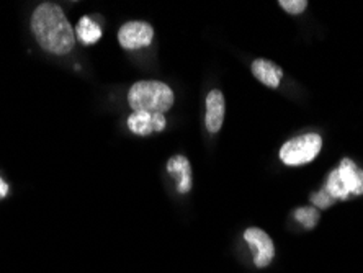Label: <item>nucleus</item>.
Masks as SVG:
<instances>
[{
    "label": "nucleus",
    "mask_w": 363,
    "mask_h": 273,
    "mask_svg": "<svg viewBox=\"0 0 363 273\" xmlns=\"http://www.w3.org/2000/svg\"><path fill=\"white\" fill-rule=\"evenodd\" d=\"M31 31L43 50L64 56L76 45V31L64 15L60 5L45 2L35 9L31 17Z\"/></svg>",
    "instance_id": "1"
},
{
    "label": "nucleus",
    "mask_w": 363,
    "mask_h": 273,
    "mask_svg": "<svg viewBox=\"0 0 363 273\" xmlns=\"http://www.w3.org/2000/svg\"><path fill=\"white\" fill-rule=\"evenodd\" d=\"M128 101L135 111L162 113L172 108L174 92L167 84L159 80H140L128 92Z\"/></svg>",
    "instance_id": "2"
},
{
    "label": "nucleus",
    "mask_w": 363,
    "mask_h": 273,
    "mask_svg": "<svg viewBox=\"0 0 363 273\" xmlns=\"http://www.w3.org/2000/svg\"><path fill=\"white\" fill-rule=\"evenodd\" d=\"M334 200H347L350 195H363V170L357 167L354 160L342 159V162L333 170L324 186Z\"/></svg>",
    "instance_id": "3"
},
{
    "label": "nucleus",
    "mask_w": 363,
    "mask_h": 273,
    "mask_svg": "<svg viewBox=\"0 0 363 273\" xmlns=\"http://www.w3.org/2000/svg\"><path fill=\"white\" fill-rule=\"evenodd\" d=\"M323 147V139L316 133H308L290 139L280 149V159L285 165L298 167L313 162Z\"/></svg>",
    "instance_id": "4"
},
{
    "label": "nucleus",
    "mask_w": 363,
    "mask_h": 273,
    "mask_svg": "<svg viewBox=\"0 0 363 273\" xmlns=\"http://www.w3.org/2000/svg\"><path fill=\"white\" fill-rule=\"evenodd\" d=\"M154 28L146 21H128L118 31V41L125 50H140L151 45Z\"/></svg>",
    "instance_id": "5"
},
{
    "label": "nucleus",
    "mask_w": 363,
    "mask_h": 273,
    "mask_svg": "<svg viewBox=\"0 0 363 273\" xmlns=\"http://www.w3.org/2000/svg\"><path fill=\"white\" fill-rule=\"evenodd\" d=\"M244 239L247 240L249 247L252 249L255 267H259V269H265V267L274 260V255H275L274 240L270 239L269 234L264 233L262 229L259 228H249L247 231L244 233Z\"/></svg>",
    "instance_id": "6"
},
{
    "label": "nucleus",
    "mask_w": 363,
    "mask_h": 273,
    "mask_svg": "<svg viewBox=\"0 0 363 273\" xmlns=\"http://www.w3.org/2000/svg\"><path fill=\"white\" fill-rule=\"evenodd\" d=\"M128 128L140 136H147L151 133H159L165 128V118L162 113H147V111H135L128 118Z\"/></svg>",
    "instance_id": "7"
},
{
    "label": "nucleus",
    "mask_w": 363,
    "mask_h": 273,
    "mask_svg": "<svg viewBox=\"0 0 363 273\" xmlns=\"http://www.w3.org/2000/svg\"><path fill=\"white\" fill-rule=\"evenodd\" d=\"M224 110H226V104H224V95L220 90H211L206 97V130L213 133H218L221 130L224 121Z\"/></svg>",
    "instance_id": "8"
},
{
    "label": "nucleus",
    "mask_w": 363,
    "mask_h": 273,
    "mask_svg": "<svg viewBox=\"0 0 363 273\" xmlns=\"http://www.w3.org/2000/svg\"><path fill=\"white\" fill-rule=\"evenodd\" d=\"M252 74L255 79L260 80V82L270 89L279 87L283 77L281 67L277 66L275 62L269 61V59H255L252 62Z\"/></svg>",
    "instance_id": "9"
},
{
    "label": "nucleus",
    "mask_w": 363,
    "mask_h": 273,
    "mask_svg": "<svg viewBox=\"0 0 363 273\" xmlns=\"http://www.w3.org/2000/svg\"><path fill=\"white\" fill-rule=\"evenodd\" d=\"M167 172L175 177L180 194H189L191 189V169L189 159L184 156L170 157L167 162Z\"/></svg>",
    "instance_id": "10"
},
{
    "label": "nucleus",
    "mask_w": 363,
    "mask_h": 273,
    "mask_svg": "<svg viewBox=\"0 0 363 273\" xmlns=\"http://www.w3.org/2000/svg\"><path fill=\"white\" fill-rule=\"evenodd\" d=\"M76 31L84 45H94L101 38V28L90 17H82Z\"/></svg>",
    "instance_id": "11"
},
{
    "label": "nucleus",
    "mask_w": 363,
    "mask_h": 273,
    "mask_svg": "<svg viewBox=\"0 0 363 273\" xmlns=\"http://www.w3.org/2000/svg\"><path fill=\"white\" fill-rule=\"evenodd\" d=\"M293 215H295V218L306 229L316 228V224L319 223V218H321V215H319V211L316 210V208H313V206L298 208V210H295V213H293Z\"/></svg>",
    "instance_id": "12"
},
{
    "label": "nucleus",
    "mask_w": 363,
    "mask_h": 273,
    "mask_svg": "<svg viewBox=\"0 0 363 273\" xmlns=\"http://www.w3.org/2000/svg\"><path fill=\"white\" fill-rule=\"evenodd\" d=\"M280 7L290 15H300L308 7L306 0H280Z\"/></svg>",
    "instance_id": "13"
},
{
    "label": "nucleus",
    "mask_w": 363,
    "mask_h": 273,
    "mask_svg": "<svg viewBox=\"0 0 363 273\" xmlns=\"http://www.w3.org/2000/svg\"><path fill=\"white\" fill-rule=\"evenodd\" d=\"M311 201H313L314 206L323 208V210H325V208H329V206H333L335 203L334 198L328 194V190H325V189H323L321 191H318V194H313Z\"/></svg>",
    "instance_id": "14"
},
{
    "label": "nucleus",
    "mask_w": 363,
    "mask_h": 273,
    "mask_svg": "<svg viewBox=\"0 0 363 273\" xmlns=\"http://www.w3.org/2000/svg\"><path fill=\"white\" fill-rule=\"evenodd\" d=\"M7 194H9V185L5 184L2 179H0V198L5 196Z\"/></svg>",
    "instance_id": "15"
}]
</instances>
